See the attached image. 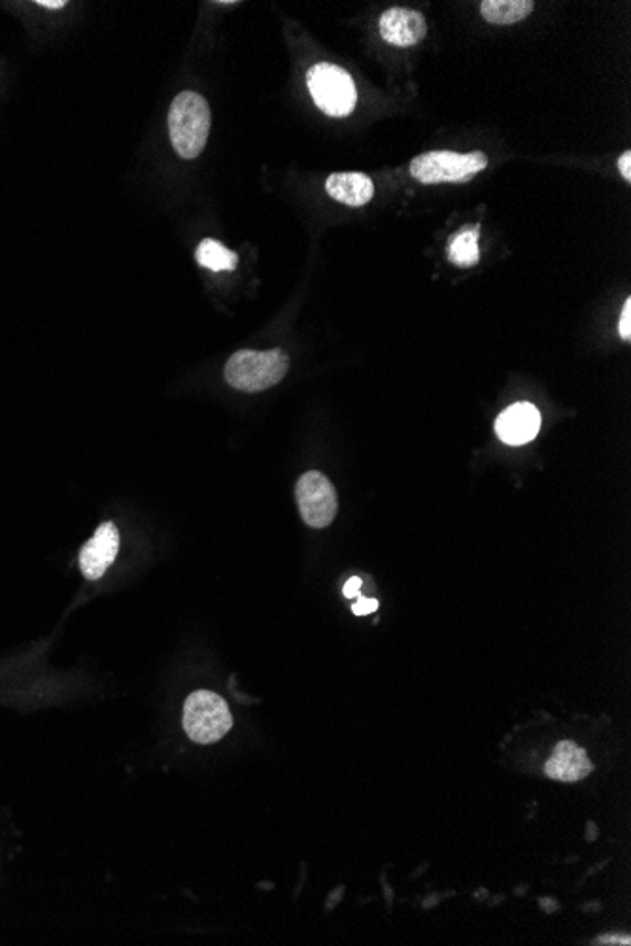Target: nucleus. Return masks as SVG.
<instances>
[{"mask_svg": "<svg viewBox=\"0 0 631 946\" xmlns=\"http://www.w3.org/2000/svg\"><path fill=\"white\" fill-rule=\"evenodd\" d=\"M210 106L199 93L182 91L173 101L168 112V133L182 159H195L203 154L210 135Z\"/></svg>", "mask_w": 631, "mask_h": 946, "instance_id": "obj_1", "label": "nucleus"}, {"mask_svg": "<svg viewBox=\"0 0 631 946\" xmlns=\"http://www.w3.org/2000/svg\"><path fill=\"white\" fill-rule=\"evenodd\" d=\"M290 368V357L282 350L254 352L240 350L227 361L226 378L229 386L245 393H258L277 386Z\"/></svg>", "mask_w": 631, "mask_h": 946, "instance_id": "obj_2", "label": "nucleus"}, {"mask_svg": "<svg viewBox=\"0 0 631 946\" xmlns=\"http://www.w3.org/2000/svg\"><path fill=\"white\" fill-rule=\"evenodd\" d=\"M488 167V155L483 152L456 154V152H427L414 157L411 175L422 184H465Z\"/></svg>", "mask_w": 631, "mask_h": 946, "instance_id": "obj_3", "label": "nucleus"}, {"mask_svg": "<svg viewBox=\"0 0 631 946\" xmlns=\"http://www.w3.org/2000/svg\"><path fill=\"white\" fill-rule=\"evenodd\" d=\"M182 721L187 737L197 745L218 742L232 728V716L227 703L208 689H199L187 697Z\"/></svg>", "mask_w": 631, "mask_h": 946, "instance_id": "obj_4", "label": "nucleus"}, {"mask_svg": "<svg viewBox=\"0 0 631 946\" xmlns=\"http://www.w3.org/2000/svg\"><path fill=\"white\" fill-rule=\"evenodd\" d=\"M307 85L316 106L328 116H349L355 108L358 91L354 80L341 66L318 63L307 74Z\"/></svg>", "mask_w": 631, "mask_h": 946, "instance_id": "obj_5", "label": "nucleus"}, {"mask_svg": "<svg viewBox=\"0 0 631 946\" xmlns=\"http://www.w3.org/2000/svg\"><path fill=\"white\" fill-rule=\"evenodd\" d=\"M296 499L303 522L310 528L323 529L335 520L339 499L333 484L318 470H310L299 478Z\"/></svg>", "mask_w": 631, "mask_h": 946, "instance_id": "obj_6", "label": "nucleus"}, {"mask_svg": "<svg viewBox=\"0 0 631 946\" xmlns=\"http://www.w3.org/2000/svg\"><path fill=\"white\" fill-rule=\"evenodd\" d=\"M120 552V531L112 522L99 526L80 552V569L87 580H99L114 563Z\"/></svg>", "mask_w": 631, "mask_h": 946, "instance_id": "obj_7", "label": "nucleus"}, {"mask_svg": "<svg viewBox=\"0 0 631 946\" xmlns=\"http://www.w3.org/2000/svg\"><path fill=\"white\" fill-rule=\"evenodd\" d=\"M382 39L387 44L411 48L425 39L427 34V21L418 10L411 8H390L382 13L379 20Z\"/></svg>", "mask_w": 631, "mask_h": 946, "instance_id": "obj_8", "label": "nucleus"}, {"mask_svg": "<svg viewBox=\"0 0 631 946\" xmlns=\"http://www.w3.org/2000/svg\"><path fill=\"white\" fill-rule=\"evenodd\" d=\"M541 429V414L531 403H516L497 418V437L505 445L520 446L537 437Z\"/></svg>", "mask_w": 631, "mask_h": 946, "instance_id": "obj_9", "label": "nucleus"}, {"mask_svg": "<svg viewBox=\"0 0 631 946\" xmlns=\"http://www.w3.org/2000/svg\"><path fill=\"white\" fill-rule=\"evenodd\" d=\"M593 766L587 750L580 748L573 740H561L555 747V752L548 758L545 775L548 779L560 782H577L587 779Z\"/></svg>", "mask_w": 631, "mask_h": 946, "instance_id": "obj_10", "label": "nucleus"}, {"mask_svg": "<svg viewBox=\"0 0 631 946\" xmlns=\"http://www.w3.org/2000/svg\"><path fill=\"white\" fill-rule=\"evenodd\" d=\"M325 191L331 199L349 207H365L373 199L374 186L368 175L361 173H335L325 181Z\"/></svg>", "mask_w": 631, "mask_h": 946, "instance_id": "obj_11", "label": "nucleus"}, {"mask_svg": "<svg viewBox=\"0 0 631 946\" xmlns=\"http://www.w3.org/2000/svg\"><path fill=\"white\" fill-rule=\"evenodd\" d=\"M531 0H486L480 4L484 20L492 25H515L534 12Z\"/></svg>", "mask_w": 631, "mask_h": 946, "instance_id": "obj_12", "label": "nucleus"}, {"mask_svg": "<svg viewBox=\"0 0 631 946\" xmlns=\"http://www.w3.org/2000/svg\"><path fill=\"white\" fill-rule=\"evenodd\" d=\"M195 258H197V263L200 267L210 269L213 272L232 271V269H237V263H239V256L235 251L214 239L203 240L195 251Z\"/></svg>", "mask_w": 631, "mask_h": 946, "instance_id": "obj_13", "label": "nucleus"}, {"mask_svg": "<svg viewBox=\"0 0 631 946\" xmlns=\"http://www.w3.org/2000/svg\"><path fill=\"white\" fill-rule=\"evenodd\" d=\"M478 231L480 227H465L452 237L448 246V259L457 267H473L478 263L480 250H478Z\"/></svg>", "mask_w": 631, "mask_h": 946, "instance_id": "obj_14", "label": "nucleus"}, {"mask_svg": "<svg viewBox=\"0 0 631 946\" xmlns=\"http://www.w3.org/2000/svg\"><path fill=\"white\" fill-rule=\"evenodd\" d=\"M620 336L624 339V341H630L631 339V299H628L624 303V309H622V315H620L619 323Z\"/></svg>", "mask_w": 631, "mask_h": 946, "instance_id": "obj_15", "label": "nucleus"}, {"mask_svg": "<svg viewBox=\"0 0 631 946\" xmlns=\"http://www.w3.org/2000/svg\"><path fill=\"white\" fill-rule=\"evenodd\" d=\"M376 609H379V601H376V599L360 597L355 601V605L352 606V611H354L355 616H365V614H371V612L376 611Z\"/></svg>", "mask_w": 631, "mask_h": 946, "instance_id": "obj_16", "label": "nucleus"}, {"mask_svg": "<svg viewBox=\"0 0 631 946\" xmlns=\"http://www.w3.org/2000/svg\"><path fill=\"white\" fill-rule=\"evenodd\" d=\"M620 175L624 176L625 181L631 180V152H624L619 159Z\"/></svg>", "mask_w": 631, "mask_h": 946, "instance_id": "obj_17", "label": "nucleus"}, {"mask_svg": "<svg viewBox=\"0 0 631 946\" xmlns=\"http://www.w3.org/2000/svg\"><path fill=\"white\" fill-rule=\"evenodd\" d=\"M598 945H630V937L628 935H606V937H601L598 940Z\"/></svg>", "mask_w": 631, "mask_h": 946, "instance_id": "obj_18", "label": "nucleus"}, {"mask_svg": "<svg viewBox=\"0 0 631 946\" xmlns=\"http://www.w3.org/2000/svg\"><path fill=\"white\" fill-rule=\"evenodd\" d=\"M360 590L361 580L355 579L354 576V579H350L349 582H346V586H344V595L349 599L355 597V595H360Z\"/></svg>", "mask_w": 631, "mask_h": 946, "instance_id": "obj_19", "label": "nucleus"}, {"mask_svg": "<svg viewBox=\"0 0 631 946\" xmlns=\"http://www.w3.org/2000/svg\"><path fill=\"white\" fill-rule=\"evenodd\" d=\"M37 4H39V7L52 8V10H59V8L66 7L65 0H39Z\"/></svg>", "mask_w": 631, "mask_h": 946, "instance_id": "obj_20", "label": "nucleus"}]
</instances>
